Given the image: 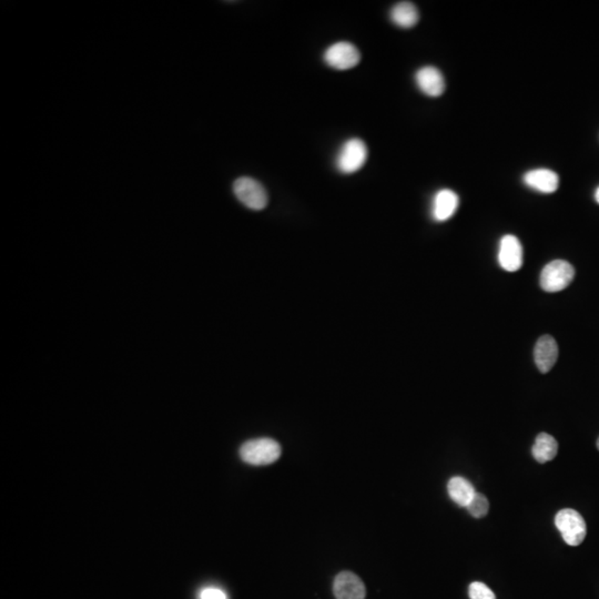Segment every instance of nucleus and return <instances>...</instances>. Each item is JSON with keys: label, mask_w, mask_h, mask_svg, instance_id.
Listing matches in <instances>:
<instances>
[{"label": "nucleus", "mask_w": 599, "mask_h": 599, "mask_svg": "<svg viewBox=\"0 0 599 599\" xmlns=\"http://www.w3.org/2000/svg\"><path fill=\"white\" fill-rule=\"evenodd\" d=\"M236 199L251 210H263L268 204V193L259 181L250 177H241L233 183Z\"/></svg>", "instance_id": "obj_5"}, {"label": "nucleus", "mask_w": 599, "mask_h": 599, "mask_svg": "<svg viewBox=\"0 0 599 599\" xmlns=\"http://www.w3.org/2000/svg\"><path fill=\"white\" fill-rule=\"evenodd\" d=\"M200 599H228L221 589L209 587L204 588L200 594Z\"/></svg>", "instance_id": "obj_18"}, {"label": "nucleus", "mask_w": 599, "mask_h": 599, "mask_svg": "<svg viewBox=\"0 0 599 599\" xmlns=\"http://www.w3.org/2000/svg\"><path fill=\"white\" fill-rule=\"evenodd\" d=\"M559 452V443L551 435L541 433L536 437L532 453L539 463H547L554 460Z\"/></svg>", "instance_id": "obj_15"}, {"label": "nucleus", "mask_w": 599, "mask_h": 599, "mask_svg": "<svg viewBox=\"0 0 599 599\" xmlns=\"http://www.w3.org/2000/svg\"><path fill=\"white\" fill-rule=\"evenodd\" d=\"M575 277V269L569 262L555 260L544 267L541 273V287L549 293L566 289Z\"/></svg>", "instance_id": "obj_4"}, {"label": "nucleus", "mask_w": 599, "mask_h": 599, "mask_svg": "<svg viewBox=\"0 0 599 599\" xmlns=\"http://www.w3.org/2000/svg\"><path fill=\"white\" fill-rule=\"evenodd\" d=\"M417 88L429 97H439L445 92L442 72L433 66L422 67L415 74Z\"/></svg>", "instance_id": "obj_9"}, {"label": "nucleus", "mask_w": 599, "mask_h": 599, "mask_svg": "<svg viewBox=\"0 0 599 599\" xmlns=\"http://www.w3.org/2000/svg\"><path fill=\"white\" fill-rule=\"evenodd\" d=\"M559 358V346L551 336H543L539 339L534 348V360L541 373L551 371Z\"/></svg>", "instance_id": "obj_10"}, {"label": "nucleus", "mask_w": 599, "mask_h": 599, "mask_svg": "<svg viewBox=\"0 0 599 599\" xmlns=\"http://www.w3.org/2000/svg\"><path fill=\"white\" fill-rule=\"evenodd\" d=\"M390 18L401 28L409 29L417 25L419 21V11L414 4L402 1L393 6L390 13Z\"/></svg>", "instance_id": "obj_14"}, {"label": "nucleus", "mask_w": 599, "mask_h": 599, "mask_svg": "<svg viewBox=\"0 0 599 599\" xmlns=\"http://www.w3.org/2000/svg\"><path fill=\"white\" fill-rule=\"evenodd\" d=\"M282 449L275 439H257L244 443L240 449V456L248 464L261 466L269 465L279 460Z\"/></svg>", "instance_id": "obj_1"}, {"label": "nucleus", "mask_w": 599, "mask_h": 599, "mask_svg": "<svg viewBox=\"0 0 599 599\" xmlns=\"http://www.w3.org/2000/svg\"><path fill=\"white\" fill-rule=\"evenodd\" d=\"M498 263L507 272H516L523 265V246L515 236H504L500 242Z\"/></svg>", "instance_id": "obj_7"}, {"label": "nucleus", "mask_w": 599, "mask_h": 599, "mask_svg": "<svg viewBox=\"0 0 599 599\" xmlns=\"http://www.w3.org/2000/svg\"><path fill=\"white\" fill-rule=\"evenodd\" d=\"M468 594L471 599H496L495 594L488 585L483 584L480 581H475L470 585Z\"/></svg>", "instance_id": "obj_17"}, {"label": "nucleus", "mask_w": 599, "mask_h": 599, "mask_svg": "<svg viewBox=\"0 0 599 599\" xmlns=\"http://www.w3.org/2000/svg\"><path fill=\"white\" fill-rule=\"evenodd\" d=\"M595 199H596L597 202L599 204V188L597 189L596 192H595Z\"/></svg>", "instance_id": "obj_19"}, {"label": "nucleus", "mask_w": 599, "mask_h": 599, "mask_svg": "<svg viewBox=\"0 0 599 599\" xmlns=\"http://www.w3.org/2000/svg\"><path fill=\"white\" fill-rule=\"evenodd\" d=\"M458 204H460V199L454 191L449 189L439 190L433 199L432 216L436 221H446L454 216Z\"/></svg>", "instance_id": "obj_11"}, {"label": "nucleus", "mask_w": 599, "mask_h": 599, "mask_svg": "<svg viewBox=\"0 0 599 599\" xmlns=\"http://www.w3.org/2000/svg\"><path fill=\"white\" fill-rule=\"evenodd\" d=\"M555 525L567 545H581L586 537L587 526L584 518L571 508L559 510L555 517Z\"/></svg>", "instance_id": "obj_3"}, {"label": "nucleus", "mask_w": 599, "mask_h": 599, "mask_svg": "<svg viewBox=\"0 0 599 599\" xmlns=\"http://www.w3.org/2000/svg\"><path fill=\"white\" fill-rule=\"evenodd\" d=\"M447 492L453 502L463 507H466L476 494L472 483L461 476H455L449 480Z\"/></svg>", "instance_id": "obj_13"}, {"label": "nucleus", "mask_w": 599, "mask_h": 599, "mask_svg": "<svg viewBox=\"0 0 599 599\" xmlns=\"http://www.w3.org/2000/svg\"><path fill=\"white\" fill-rule=\"evenodd\" d=\"M597 447H598V449H599V439H598V441H597Z\"/></svg>", "instance_id": "obj_20"}, {"label": "nucleus", "mask_w": 599, "mask_h": 599, "mask_svg": "<svg viewBox=\"0 0 599 599\" xmlns=\"http://www.w3.org/2000/svg\"><path fill=\"white\" fill-rule=\"evenodd\" d=\"M466 508L473 517L482 518L488 515L490 503H488V500L485 496L480 493H476Z\"/></svg>", "instance_id": "obj_16"}, {"label": "nucleus", "mask_w": 599, "mask_h": 599, "mask_svg": "<svg viewBox=\"0 0 599 599\" xmlns=\"http://www.w3.org/2000/svg\"><path fill=\"white\" fill-rule=\"evenodd\" d=\"M333 592L336 599H364L366 595L363 581L351 571H342L336 577Z\"/></svg>", "instance_id": "obj_8"}, {"label": "nucleus", "mask_w": 599, "mask_h": 599, "mask_svg": "<svg viewBox=\"0 0 599 599\" xmlns=\"http://www.w3.org/2000/svg\"><path fill=\"white\" fill-rule=\"evenodd\" d=\"M368 155V147L362 140L358 138L346 140L336 155V169L344 175L358 172L366 165Z\"/></svg>", "instance_id": "obj_2"}, {"label": "nucleus", "mask_w": 599, "mask_h": 599, "mask_svg": "<svg viewBox=\"0 0 599 599\" xmlns=\"http://www.w3.org/2000/svg\"><path fill=\"white\" fill-rule=\"evenodd\" d=\"M325 64L336 70H348L358 66L361 54L353 43L340 41L333 43L324 53Z\"/></svg>", "instance_id": "obj_6"}, {"label": "nucleus", "mask_w": 599, "mask_h": 599, "mask_svg": "<svg viewBox=\"0 0 599 599\" xmlns=\"http://www.w3.org/2000/svg\"><path fill=\"white\" fill-rule=\"evenodd\" d=\"M526 186L542 193H553L559 189V177L549 169H535L524 175Z\"/></svg>", "instance_id": "obj_12"}]
</instances>
